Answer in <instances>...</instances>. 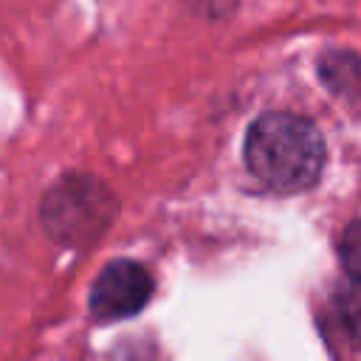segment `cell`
I'll return each mask as SVG.
<instances>
[{"label":"cell","instance_id":"cell-1","mask_svg":"<svg viewBox=\"0 0 361 361\" xmlns=\"http://www.w3.org/2000/svg\"><path fill=\"white\" fill-rule=\"evenodd\" d=\"M243 158L259 186L293 195L322 178L327 147L313 121L296 113H265L248 127Z\"/></svg>","mask_w":361,"mask_h":361},{"label":"cell","instance_id":"cell-2","mask_svg":"<svg viewBox=\"0 0 361 361\" xmlns=\"http://www.w3.org/2000/svg\"><path fill=\"white\" fill-rule=\"evenodd\" d=\"M118 212L116 195L93 175H65L42 197L39 217L45 231L68 248L99 240Z\"/></svg>","mask_w":361,"mask_h":361},{"label":"cell","instance_id":"cell-3","mask_svg":"<svg viewBox=\"0 0 361 361\" xmlns=\"http://www.w3.org/2000/svg\"><path fill=\"white\" fill-rule=\"evenodd\" d=\"M152 296V276L141 262L133 259H113L102 268L90 288V313L99 322H118L130 319Z\"/></svg>","mask_w":361,"mask_h":361},{"label":"cell","instance_id":"cell-4","mask_svg":"<svg viewBox=\"0 0 361 361\" xmlns=\"http://www.w3.org/2000/svg\"><path fill=\"white\" fill-rule=\"evenodd\" d=\"M336 319L353 347L361 350V276H347L333 296Z\"/></svg>","mask_w":361,"mask_h":361},{"label":"cell","instance_id":"cell-5","mask_svg":"<svg viewBox=\"0 0 361 361\" xmlns=\"http://www.w3.org/2000/svg\"><path fill=\"white\" fill-rule=\"evenodd\" d=\"M322 82L336 93H350L361 87V59L353 51H330L319 65Z\"/></svg>","mask_w":361,"mask_h":361},{"label":"cell","instance_id":"cell-6","mask_svg":"<svg viewBox=\"0 0 361 361\" xmlns=\"http://www.w3.org/2000/svg\"><path fill=\"white\" fill-rule=\"evenodd\" d=\"M338 259L347 276H361V220L350 223L338 240Z\"/></svg>","mask_w":361,"mask_h":361}]
</instances>
